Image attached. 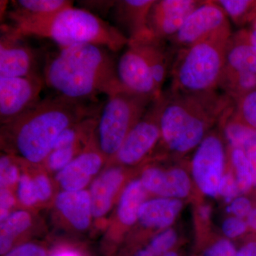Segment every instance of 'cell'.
Masks as SVG:
<instances>
[{"label": "cell", "instance_id": "cell-1", "mask_svg": "<svg viewBox=\"0 0 256 256\" xmlns=\"http://www.w3.org/2000/svg\"><path fill=\"white\" fill-rule=\"evenodd\" d=\"M106 48L89 44L60 48L46 60L45 84L60 95L80 101L126 90L118 76L117 62Z\"/></svg>", "mask_w": 256, "mask_h": 256}, {"label": "cell", "instance_id": "cell-2", "mask_svg": "<svg viewBox=\"0 0 256 256\" xmlns=\"http://www.w3.org/2000/svg\"><path fill=\"white\" fill-rule=\"evenodd\" d=\"M102 106L60 95L38 101L18 118L4 124L16 150L32 163L46 160L64 130L100 112Z\"/></svg>", "mask_w": 256, "mask_h": 256}, {"label": "cell", "instance_id": "cell-3", "mask_svg": "<svg viewBox=\"0 0 256 256\" xmlns=\"http://www.w3.org/2000/svg\"><path fill=\"white\" fill-rule=\"evenodd\" d=\"M234 104L225 94L214 92L162 94L160 112L161 138L178 154H185L200 146L208 128L222 118Z\"/></svg>", "mask_w": 256, "mask_h": 256}, {"label": "cell", "instance_id": "cell-4", "mask_svg": "<svg viewBox=\"0 0 256 256\" xmlns=\"http://www.w3.org/2000/svg\"><path fill=\"white\" fill-rule=\"evenodd\" d=\"M8 16L18 34L48 38L60 48L89 44L116 52L129 44L127 36L118 28L86 10L74 6L44 18Z\"/></svg>", "mask_w": 256, "mask_h": 256}, {"label": "cell", "instance_id": "cell-5", "mask_svg": "<svg viewBox=\"0 0 256 256\" xmlns=\"http://www.w3.org/2000/svg\"><path fill=\"white\" fill-rule=\"evenodd\" d=\"M232 34L230 26H226L195 44L176 52L170 68V92L200 94L216 90Z\"/></svg>", "mask_w": 256, "mask_h": 256}, {"label": "cell", "instance_id": "cell-6", "mask_svg": "<svg viewBox=\"0 0 256 256\" xmlns=\"http://www.w3.org/2000/svg\"><path fill=\"white\" fill-rule=\"evenodd\" d=\"M154 100L149 96L128 90L108 96L101 109L97 126L101 152L114 156L128 133L142 118Z\"/></svg>", "mask_w": 256, "mask_h": 256}, {"label": "cell", "instance_id": "cell-7", "mask_svg": "<svg viewBox=\"0 0 256 256\" xmlns=\"http://www.w3.org/2000/svg\"><path fill=\"white\" fill-rule=\"evenodd\" d=\"M225 164L223 141L215 133L207 134L197 146L192 161V175L202 193L213 198L218 196Z\"/></svg>", "mask_w": 256, "mask_h": 256}, {"label": "cell", "instance_id": "cell-8", "mask_svg": "<svg viewBox=\"0 0 256 256\" xmlns=\"http://www.w3.org/2000/svg\"><path fill=\"white\" fill-rule=\"evenodd\" d=\"M230 26L228 16L216 1H202L169 40L171 50L188 48L222 28Z\"/></svg>", "mask_w": 256, "mask_h": 256}, {"label": "cell", "instance_id": "cell-9", "mask_svg": "<svg viewBox=\"0 0 256 256\" xmlns=\"http://www.w3.org/2000/svg\"><path fill=\"white\" fill-rule=\"evenodd\" d=\"M45 82L40 75L28 77H0V119L9 124L41 100Z\"/></svg>", "mask_w": 256, "mask_h": 256}, {"label": "cell", "instance_id": "cell-10", "mask_svg": "<svg viewBox=\"0 0 256 256\" xmlns=\"http://www.w3.org/2000/svg\"><path fill=\"white\" fill-rule=\"evenodd\" d=\"M162 98L153 101L137 124L128 133L114 156L124 164L139 162L156 146L161 138L160 112Z\"/></svg>", "mask_w": 256, "mask_h": 256}, {"label": "cell", "instance_id": "cell-11", "mask_svg": "<svg viewBox=\"0 0 256 256\" xmlns=\"http://www.w3.org/2000/svg\"><path fill=\"white\" fill-rule=\"evenodd\" d=\"M12 26L2 25L0 38V77H28L37 73L36 52L25 43Z\"/></svg>", "mask_w": 256, "mask_h": 256}, {"label": "cell", "instance_id": "cell-12", "mask_svg": "<svg viewBox=\"0 0 256 256\" xmlns=\"http://www.w3.org/2000/svg\"><path fill=\"white\" fill-rule=\"evenodd\" d=\"M202 2L196 0H156L148 18L152 35L156 40L169 41Z\"/></svg>", "mask_w": 256, "mask_h": 256}, {"label": "cell", "instance_id": "cell-13", "mask_svg": "<svg viewBox=\"0 0 256 256\" xmlns=\"http://www.w3.org/2000/svg\"><path fill=\"white\" fill-rule=\"evenodd\" d=\"M118 76L126 90L158 100L163 92L156 85L150 69L136 45L128 44L117 62Z\"/></svg>", "mask_w": 256, "mask_h": 256}, {"label": "cell", "instance_id": "cell-14", "mask_svg": "<svg viewBox=\"0 0 256 256\" xmlns=\"http://www.w3.org/2000/svg\"><path fill=\"white\" fill-rule=\"evenodd\" d=\"M146 191L163 198H185L192 188L191 180L182 168L164 170L156 168H148L141 178Z\"/></svg>", "mask_w": 256, "mask_h": 256}, {"label": "cell", "instance_id": "cell-15", "mask_svg": "<svg viewBox=\"0 0 256 256\" xmlns=\"http://www.w3.org/2000/svg\"><path fill=\"white\" fill-rule=\"evenodd\" d=\"M156 0H124L116 2V18L126 30L129 42H141L154 38L148 26L150 11Z\"/></svg>", "mask_w": 256, "mask_h": 256}, {"label": "cell", "instance_id": "cell-16", "mask_svg": "<svg viewBox=\"0 0 256 256\" xmlns=\"http://www.w3.org/2000/svg\"><path fill=\"white\" fill-rule=\"evenodd\" d=\"M102 158L98 152H84L58 172L57 181L66 192L82 190L100 169Z\"/></svg>", "mask_w": 256, "mask_h": 256}, {"label": "cell", "instance_id": "cell-17", "mask_svg": "<svg viewBox=\"0 0 256 256\" xmlns=\"http://www.w3.org/2000/svg\"><path fill=\"white\" fill-rule=\"evenodd\" d=\"M124 180V173L118 168H110L98 176L90 188L92 215L102 216L107 214L112 200Z\"/></svg>", "mask_w": 256, "mask_h": 256}, {"label": "cell", "instance_id": "cell-18", "mask_svg": "<svg viewBox=\"0 0 256 256\" xmlns=\"http://www.w3.org/2000/svg\"><path fill=\"white\" fill-rule=\"evenodd\" d=\"M182 206V202L178 198H154L144 202L140 210L138 220L148 228H169L178 218Z\"/></svg>", "mask_w": 256, "mask_h": 256}, {"label": "cell", "instance_id": "cell-19", "mask_svg": "<svg viewBox=\"0 0 256 256\" xmlns=\"http://www.w3.org/2000/svg\"><path fill=\"white\" fill-rule=\"evenodd\" d=\"M224 68L256 74V48L249 41L245 28L230 37Z\"/></svg>", "mask_w": 256, "mask_h": 256}, {"label": "cell", "instance_id": "cell-20", "mask_svg": "<svg viewBox=\"0 0 256 256\" xmlns=\"http://www.w3.org/2000/svg\"><path fill=\"white\" fill-rule=\"evenodd\" d=\"M58 210L76 228L85 230L92 215L90 194L86 191L64 192L56 197Z\"/></svg>", "mask_w": 256, "mask_h": 256}, {"label": "cell", "instance_id": "cell-21", "mask_svg": "<svg viewBox=\"0 0 256 256\" xmlns=\"http://www.w3.org/2000/svg\"><path fill=\"white\" fill-rule=\"evenodd\" d=\"M165 42L156 38L141 42H129L139 48L150 69L156 86L161 92H162V88L171 68L170 54H173L170 48H166Z\"/></svg>", "mask_w": 256, "mask_h": 256}, {"label": "cell", "instance_id": "cell-22", "mask_svg": "<svg viewBox=\"0 0 256 256\" xmlns=\"http://www.w3.org/2000/svg\"><path fill=\"white\" fill-rule=\"evenodd\" d=\"M224 124V134L230 148L246 153L256 150V131L242 124L234 114V102L220 120Z\"/></svg>", "mask_w": 256, "mask_h": 256}, {"label": "cell", "instance_id": "cell-23", "mask_svg": "<svg viewBox=\"0 0 256 256\" xmlns=\"http://www.w3.org/2000/svg\"><path fill=\"white\" fill-rule=\"evenodd\" d=\"M146 190L141 180H134L124 188L120 201L119 220L124 225L131 226L139 217L140 210L146 202Z\"/></svg>", "mask_w": 256, "mask_h": 256}, {"label": "cell", "instance_id": "cell-24", "mask_svg": "<svg viewBox=\"0 0 256 256\" xmlns=\"http://www.w3.org/2000/svg\"><path fill=\"white\" fill-rule=\"evenodd\" d=\"M12 2L14 10L8 15L25 18H44L74 5V2L68 0H18Z\"/></svg>", "mask_w": 256, "mask_h": 256}, {"label": "cell", "instance_id": "cell-25", "mask_svg": "<svg viewBox=\"0 0 256 256\" xmlns=\"http://www.w3.org/2000/svg\"><path fill=\"white\" fill-rule=\"evenodd\" d=\"M31 224V218L28 212H14L1 223L0 233V254L6 255L12 250L14 239L24 232Z\"/></svg>", "mask_w": 256, "mask_h": 256}, {"label": "cell", "instance_id": "cell-26", "mask_svg": "<svg viewBox=\"0 0 256 256\" xmlns=\"http://www.w3.org/2000/svg\"><path fill=\"white\" fill-rule=\"evenodd\" d=\"M232 22L238 28L249 25L256 18V0L216 1Z\"/></svg>", "mask_w": 256, "mask_h": 256}, {"label": "cell", "instance_id": "cell-27", "mask_svg": "<svg viewBox=\"0 0 256 256\" xmlns=\"http://www.w3.org/2000/svg\"><path fill=\"white\" fill-rule=\"evenodd\" d=\"M230 160L235 170L236 178L240 193L247 194L254 186L250 162L242 150L230 148Z\"/></svg>", "mask_w": 256, "mask_h": 256}, {"label": "cell", "instance_id": "cell-28", "mask_svg": "<svg viewBox=\"0 0 256 256\" xmlns=\"http://www.w3.org/2000/svg\"><path fill=\"white\" fill-rule=\"evenodd\" d=\"M234 102L236 117L256 131V90L248 92Z\"/></svg>", "mask_w": 256, "mask_h": 256}, {"label": "cell", "instance_id": "cell-29", "mask_svg": "<svg viewBox=\"0 0 256 256\" xmlns=\"http://www.w3.org/2000/svg\"><path fill=\"white\" fill-rule=\"evenodd\" d=\"M178 240V234L172 228L165 229L164 232L156 235L146 248L154 256H162L169 252Z\"/></svg>", "mask_w": 256, "mask_h": 256}, {"label": "cell", "instance_id": "cell-30", "mask_svg": "<svg viewBox=\"0 0 256 256\" xmlns=\"http://www.w3.org/2000/svg\"><path fill=\"white\" fill-rule=\"evenodd\" d=\"M78 146H67L60 149L54 150L46 158L47 165L53 171H60L74 159L78 150Z\"/></svg>", "mask_w": 256, "mask_h": 256}, {"label": "cell", "instance_id": "cell-31", "mask_svg": "<svg viewBox=\"0 0 256 256\" xmlns=\"http://www.w3.org/2000/svg\"><path fill=\"white\" fill-rule=\"evenodd\" d=\"M18 169L10 156H2L0 159V185L4 188L16 182L18 178Z\"/></svg>", "mask_w": 256, "mask_h": 256}, {"label": "cell", "instance_id": "cell-32", "mask_svg": "<svg viewBox=\"0 0 256 256\" xmlns=\"http://www.w3.org/2000/svg\"><path fill=\"white\" fill-rule=\"evenodd\" d=\"M239 194L240 191L236 176L230 172L225 173L218 188V195L224 198L226 203L230 204L238 196Z\"/></svg>", "mask_w": 256, "mask_h": 256}, {"label": "cell", "instance_id": "cell-33", "mask_svg": "<svg viewBox=\"0 0 256 256\" xmlns=\"http://www.w3.org/2000/svg\"><path fill=\"white\" fill-rule=\"evenodd\" d=\"M18 198L26 206L34 204L38 200L33 180L26 175H22L18 182Z\"/></svg>", "mask_w": 256, "mask_h": 256}, {"label": "cell", "instance_id": "cell-34", "mask_svg": "<svg viewBox=\"0 0 256 256\" xmlns=\"http://www.w3.org/2000/svg\"><path fill=\"white\" fill-rule=\"evenodd\" d=\"M248 226L246 220L236 216H230L224 220L222 230L227 238H236L247 232Z\"/></svg>", "mask_w": 256, "mask_h": 256}, {"label": "cell", "instance_id": "cell-35", "mask_svg": "<svg viewBox=\"0 0 256 256\" xmlns=\"http://www.w3.org/2000/svg\"><path fill=\"white\" fill-rule=\"evenodd\" d=\"M254 207L252 202L246 196H238L230 202L227 207V212L232 214L234 216L244 220L250 214Z\"/></svg>", "mask_w": 256, "mask_h": 256}, {"label": "cell", "instance_id": "cell-36", "mask_svg": "<svg viewBox=\"0 0 256 256\" xmlns=\"http://www.w3.org/2000/svg\"><path fill=\"white\" fill-rule=\"evenodd\" d=\"M236 249L228 239H220L208 248L203 256H237Z\"/></svg>", "mask_w": 256, "mask_h": 256}, {"label": "cell", "instance_id": "cell-37", "mask_svg": "<svg viewBox=\"0 0 256 256\" xmlns=\"http://www.w3.org/2000/svg\"><path fill=\"white\" fill-rule=\"evenodd\" d=\"M4 256H47L44 248L33 244H26L12 249Z\"/></svg>", "mask_w": 256, "mask_h": 256}, {"label": "cell", "instance_id": "cell-38", "mask_svg": "<svg viewBox=\"0 0 256 256\" xmlns=\"http://www.w3.org/2000/svg\"><path fill=\"white\" fill-rule=\"evenodd\" d=\"M14 198L11 192L6 188H1L0 192V220L4 222L9 216L10 210L13 206Z\"/></svg>", "mask_w": 256, "mask_h": 256}, {"label": "cell", "instance_id": "cell-39", "mask_svg": "<svg viewBox=\"0 0 256 256\" xmlns=\"http://www.w3.org/2000/svg\"><path fill=\"white\" fill-rule=\"evenodd\" d=\"M33 181L38 200L45 201L50 198L52 190L48 178L44 175H38Z\"/></svg>", "mask_w": 256, "mask_h": 256}, {"label": "cell", "instance_id": "cell-40", "mask_svg": "<svg viewBox=\"0 0 256 256\" xmlns=\"http://www.w3.org/2000/svg\"><path fill=\"white\" fill-rule=\"evenodd\" d=\"M237 256H256V240L244 244L238 250Z\"/></svg>", "mask_w": 256, "mask_h": 256}, {"label": "cell", "instance_id": "cell-41", "mask_svg": "<svg viewBox=\"0 0 256 256\" xmlns=\"http://www.w3.org/2000/svg\"><path fill=\"white\" fill-rule=\"evenodd\" d=\"M252 169L254 186H256V150L246 153Z\"/></svg>", "mask_w": 256, "mask_h": 256}, {"label": "cell", "instance_id": "cell-42", "mask_svg": "<svg viewBox=\"0 0 256 256\" xmlns=\"http://www.w3.org/2000/svg\"><path fill=\"white\" fill-rule=\"evenodd\" d=\"M245 28L246 30L249 41L256 48V18L249 24L248 28Z\"/></svg>", "mask_w": 256, "mask_h": 256}, {"label": "cell", "instance_id": "cell-43", "mask_svg": "<svg viewBox=\"0 0 256 256\" xmlns=\"http://www.w3.org/2000/svg\"><path fill=\"white\" fill-rule=\"evenodd\" d=\"M212 207L210 205H202L198 208V214L202 220H208L212 215Z\"/></svg>", "mask_w": 256, "mask_h": 256}, {"label": "cell", "instance_id": "cell-44", "mask_svg": "<svg viewBox=\"0 0 256 256\" xmlns=\"http://www.w3.org/2000/svg\"><path fill=\"white\" fill-rule=\"evenodd\" d=\"M246 222L248 228L256 232V207L252 208L250 214L248 216Z\"/></svg>", "mask_w": 256, "mask_h": 256}, {"label": "cell", "instance_id": "cell-45", "mask_svg": "<svg viewBox=\"0 0 256 256\" xmlns=\"http://www.w3.org/2000/svg\"><path fill=\"white\" fill-rule=\"evenodd\" d=\"M53 256H80L76 252H73V250H62L55 254Z\"/></svg>", "mask_w": 256, "mask_h": 256}, {"label": "cell", "instance_id": "cell-46", "mask_svg": "<svg viewBox=\"0 0 256 256\" xmlns=\"http://www.w3.org/2000/svg\"><path fill=\"white\" fill-rule=\"evenodd\" d=\"M134 256H154L146 248L136 252Z\"/></svg>", "mask_w": 256, "mask_h": 256}, {"label": "cell", "instance_id": "cell-47", "mask_svg": "<svg viewBox=\"0 0 256 256\" xmlns=\"http://www.w3.org/2000/svg\"><path fill=\"white\" fill-rule=\"evenodd\" d=\"M162 256H178V254L176 252H166V254H164Z\"/></svg>", "mask_w": 256, "mask_h": 256}]
</instances>
